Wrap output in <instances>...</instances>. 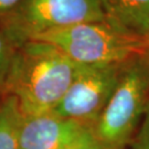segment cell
I'll return each mask as SVG.
<instances>
[{"mask_svg": "<svg viewBox=\"0 0 149 149\" xmlns=\"http://www.w3.org/2000/svg\"><path fill=\"white\" fill-rule=\"evenodd\" d=\"M79 65L53 44L27 41L16 48L2 94L15 96L23 115L52 112Z\"/></svg>", "mask_w": 149, "mask_h": 149, "instance_id": "cell-1", "label": "cell"}, {"mask_svg": "<svg viewBox=\"0 0 149 149\" xmlns=\"http://www.w3.org/2000/svg\"><path fill=\"white\" fill-rule=\"evenodd\" d=\"M149 103V65L144 54L128 61L116 88L92 126L104 149H128Z\"/></svg>", "mask_w": 149, "mask_h": 149, "instance_id": "cell-2", "label": "cell"}, {"mask_svg": "<svg viewBox=\"0 0 149 149\" xmlns=\"http://www.w3.org/2000/svg\"><path fill=\"white\" fill-rule=\"evenodd\" d=\"M36 40L53 44L77 64L125 63L146 53L149 40L107 21L79 23L49 32Z\"/></svg>", "mask_w": 149, "mask_h": 149, "instance_id": "cell-3", "label": "cell"}, {"mask_svg": "<svg viewBox=\"0 0 149 149\" xmlns=\"http://www.w3.org/2000/svg\"><path fill=\"white\" fill-rule=\"evenodd\" d=\"M106 21L100 0H22L0 18V30L18 47L79 23Z\"/></svg>", "mask_w": 149, "mask_h": 149, "instance_id": "cell-4", "label": "cell"}, {"mask_svg": "<svg viewBox=\"0 0 149 149\" xmlns=\"http://www.w3.org/2000/svg\"><path fill=\"white\" fill-rule=\"evenodd\" d=\"M126 63L80 64L69 90L53 112L93 126L112 97Z\"/></svg>", "mask_w": 149, "mask_h": 149, "instance_id": "cell-5", "label": "cell"}, {"mask_svg": "<svg viewBox=\"0 0 149 149\" xmlns=\"http://www.w3.org/2000/svg\"><path fill=\"white\" fill-rule=\"evenodd\" d=\"M87 127L53 111L23 115L18 149H63Z\"/></svg>", "mask_w": 149, "mask_h": 149, "instance_id": "cell-6", "label": "cell"}, {"mask_svg": "<svg viewBox=\"0 0 149 149\" xmlns=\"http://www.w3.org/2000/svg\"><path fill=\"white\" fill-rule=\"evenodd\" d=\"M113 26L149 40V0H100Z\"/></svg>", "mask_w": 149, "mask_h": 149, "instance_id": "cell-7", "label": "cell"}, {"mask_svg": "<svg viewBox=\"0 0 149 149\" xmlns=\"http://www.w3.org/2000/svg\"><path fill=\"white\" fill-rule=\"evenodd\" d=\"M23 114L15 96L0 95V149H18Z\"/></svg>", "mask_w": 149, "mask_h": 149, "instance_id": "cell-8", "label": "cell"}, {"mask_svg": "<svg viewBox=\"0 0 149 149\" xmlns=\"http://www.w3.org/2000/svg\"><path fill=\"white\" fill-rule=\"evenodd\" d=\"M16 48L13 42L0 30V95L3 93L6 79L10 69Z\"/></svg>", "mask_w": 149, "mask_h": 149, "instance_id": "cell-9", "label": "cell"}, {"mask_svg": "<svg viewBox=\"0 0 149 149\" xmlns=\"http://www.w3.org/2000/svg\"><path fill=\"white\" fill-rule=\"evenodd\" d=\"M63 149H104L93 133L92 127L85 128L82 133Z\"/></svg>", "mask_w": 149, "mask_h": 149, "instance_id": "cell-10", "label": "cell"}, {"mask_svg": "<svg viewBox=\"0 0 149 149\" xmlns=\"http://www.w3.org/2000/svg\"><path fill=\"white\" fill-rule=\"evenodd\" d=\"M128 149H149V103L140 126L130 141Z\"/></svg>", "mask_w": 149, "mask_h": 149, "instance_id": "cell-11", "label": "cell"}, {"mask_svg": "<svg viewBox=\"0 0 149 149\" xmlns=\"http://www.w3.org/2000/svg\"><path fill=\"white\" fill-rule=\"evenodd\" d=\"M22 0H0V18L13 10Z\"/></svg>", "mask_w": 149, "mask_h": 149, "instance_id": "cell-12", "label": "cell"}, {"mask_svg": "<svg viewBox=\"0 0 149 149\" xmlns=\"http://www.w3.org/2000/svg\"><path fill=\"white\" fill-rule=\"evenodd\" d=\"M144 56H145V59H146V61H147V63H148V65H149V49L146 51V53L144 54Z\"/></svg>", "mask_w": 149, "mask_h": 149, "instance_id": "cell-13", "label": "cell"}]
</instances>
